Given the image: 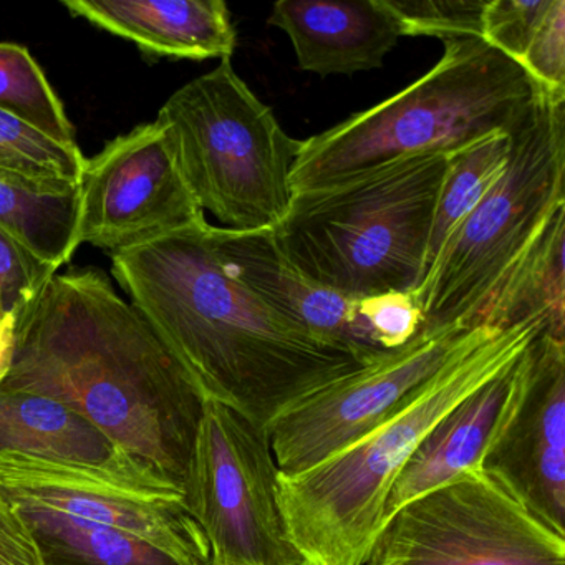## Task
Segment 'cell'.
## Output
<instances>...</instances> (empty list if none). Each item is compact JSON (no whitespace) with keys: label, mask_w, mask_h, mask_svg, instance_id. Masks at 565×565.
<instances>
[{"label":"cell","mask_w":565,"mask_h":565,"mask_svg":"<svg viewBox=\"0 0 565 565\" xmlns=\"http://www.w3.org/2000/svg\"><path fill=\"white\" fill-rule=\"evenodd\" d=\"M359 313L380 350H395L422 330V309L412 292H385L359 299Z\"/></svg>","instance_id":"cell-29"},{"label":"cell","mask_w":565,"mask_h":565,"mask_svg":"<svg viewBox=\"0 0 565 565\" xmlns=\"http://www.w3.org/2000/svg\"><path fill=\"white\" fill-rule=\"evenodd\" d=\"M174 160L201 210L226 230L270 231L294 201V164L302 141L224 58L188 82L160 108Z\"/></svg>","instance_id":"cell-6"},{"label":"cell","mask_w":565,"mask_h":565,"mask_svg":"<svg viewBox=\"0 0 565 565\" xmlns=\"http://www.w3.org/2000/svg\"><path fill=\"white\" fill-rule=\"evenodd\" d=\"M214 246L231 273L274 312L327 345L370 363L386 350L373 342L359 313V299L342 296L296 269L274 244L270 231L211 226Z\"/></svg>","instance_id":"cell-15"},{"label":"cell","mask_w":565,"mask_h":565,"mask_svg":"<svg viewBox=\"0 0 565 565\" xmlns=\"http://www.w3.org/2000/svg\"><path fill=\"white\" fill-rule=\"evenodd\" d=\"M0 111L57 143L78 147L64 104L22 45L0 44Z\"/></svg>","instance_id":"cell-23"},{"label":"cell","mask_w":565,"mask_h":565,"mask_svg":"<svg viewBox=\"0 0 565 565\" xmlns=\"http://www.w3.org/2000/svg\"><path fill=\"white\" fill-rule=\"evenodd\" d=\"M564 244L565 206L552 214L495 287L476 327L504 330L534 320L545 332L565 339Z\"/></svg>","instance_id":"cell-20"},{"label":"cell","mask_w":565,"mask_h":565,"mask_svg":"<svg viewBox=\"0 0 565 565\" xmlns=\"http://www.w3.org/2000/svg\"><path fill=\"white\" fill-rule=\"evenodd\" d=\"M365 565H565V537L476 469L396 509Z\"/></svg>","instance_id":"cell-9"},{"label":"cell","mask_w":565,"mask_h":565,"mask_svg":"<svg viewBox=\"0 0 565 565\" xmlns=\"http://www.w3.org/2000/svg\"><path fill=\"white\" fill-rule=\"evenodd\" d=\"M488 0H382L399 35H428L439 41L481 38L482 11Z\"/></svg>","instance_id":"cell-25"},{"label":"cell","mask_w":565,"mask_h":565,"mask_svg":"<svg viewBox=\"0 0 565 565\" xmlns=\"http://www.w3.org/2000/svg\"><path fill=\"white\" fill-rule=\"evenodd\" d=\"M55 274L0 230V320L19 316Z\"/></svg>","instance_id":"cell-27"},{"label":"cell","mask_w":565,"mask_h":565,"mask_svg":"<svg viewBox=\"0 0 565 565\" xmlns=\"http://www.w3.org/2000/svg\"><path fill=\"white\" fill-rule=\"evenodd\" d=\"M552 0H488L482 11V41L521 64Z\"/></svg>","instance_id":"cell-26"},{"label":"cell","mask_w":565,"mask_h":565,"mask_svg":"<svg viewBox=\"0 0 565 565\" xmlns=\"http://www.w3.org/2000/svg\"><path fill=\"white\" fill-rule=\"evenodd\" d=\"M0 565H44L31 532L0 495Z\"/></svg>","instance_id":"cell-30"},{"label":"cell","mask_w":565,"mask_h":565,"mask_svg":"<svg viewBox=\"0 0 565 565\" xmlns=\"http://www.w3.org/2000/svg\"><path fill=\"white\" fill-rule=\"evenodd\" d=\"M443 47L438 64L415 84L303 140L290 177L294 193L509 134L534 102L537 85L481 38L446 39Z\"/></svg>","instance_id":"cell-5"},{"label":"cell","mask_w":565,"mask_h":565,"mask_svg":"<svg viewBox=\"0 0 565 565\" xmlns=\"http://www.w3.org/2000/svg\"><path fill=\"white\" fill-rule=\"evenodd\" d=\"M62 6L157 57L224 61L236 49L223 0H64Z\"/></svg>","instance_id":"cell-18"},{"label":"cell","mask_w":565,"mask_h":565,"mask_svg":"<svg viewBox=\"0 0 565 565\" xmlns=\"http://www.w3.org/2000/svg\"><path fill=\"white\" fill-rule=\"evenodd\" d=\"M18 317H6V319L0 320V385H2L9 370H11Z\"/></svg>","instance_id":"cell-31"},{"label":"cell","mask_w":565,"mask_h":565,"mask_svg":"<svg viewBox=\"0 0 565 565\" xmlns=\"http://www.w3.org/2000/svg\"><path fill=\"white\" fill-rule=\"evenodd\" d=\"M87 158L0 111V168L38 177L81 181Z\"/></svg>","instance_id":"cell-24"},{"label":"cell","mask_w":565,"mask_h":565,"mask_svg":"<svg viewBox=\"0 0 565 565\" xmlns=\"http://www.w3.org/2000/svg\"><path fill=\"white\" fill-rule=\"evenodd\" d=\"M267 22L289 35L300 71L320 77L382 68L402 38L382 0H279Z\"/></svg>","instance_id":"cell-17"},{"label":"cell","mask_w":565,"mask_h":565,"mask_svg":"<svg viewBox=\"0 0 565 565\" xmlns=\"http://www.w3.org/2000/svg\"><path fill=\"white\" fill-rule=\"evenodd\" d=\"M508 167L456 231L418 290L422 329L476 319L555 211L565 206V97L539 88L509 131Z\"/></svg>","instance_id":"cell-7"},{"label":"cell","mask_w":565,"mask_h":565,"mask_svg":"<svg viewBox=\"0 0 565 565\" xmlns=\"http://www.w3.org/2000/svg\"><path fill=\"white\" fill-rule=\"evenodd\" d=\"M0 495L117 529L194 564L211 565L206 535L184 498L125 491L71 469L12 455H0Z\"/></svg>","instance_id":"cell-13"},{"label":"cell","mask_w":565,"mask_h":565,"mask_svg":"<svg viewBox=\"0 0 565 565\" xmlns=\"http://www.w3.org/2000/svg\"><path fill=\"white\" fill-rule=\"evenodd\" d=\"M0 455L71 469L138 494L184 498L90 419L57 399L31 392L0 390Z\"/></svg>","instance_id":"cell-14"},{"label":"cell","mask_w":565,"mask_h":565,"mask_svg":"<svg viewBox=\"0 0 565 565\" xmlns=\"http://www.w3.org/2000/svg\"><path fill=\"white\" fill-rule=\"evenodd\" d=\"M519 67L541 90L565 97V0H552Z\"/></svg>","instance_id":"cell-28"},{"label":"cell","mask_w":565,"mask_h":565,"mask_svg":"<svg viewBox=\"0 0 565 565\" xmlns=\"http://www.w3.org/2000/svg\"><path fill=\"white\" fill-rule=\"evenodd\" d=\"M544 326L498 330L449 360L359 441L300 475H279V504L306 565H365L396 476L449 408L514 362Z\"/></svg>","instance_id":"cell-3"},{"label":"cell","mask_w":565,"mask_h":565,"mask_svg":"<svg viewBox=\"0 0 565 565\" xmlns=\"http://www.w3.org/2000/svg\"><path fill=\"white\" fill-rule=\"evenodd\" d=\"M78 183L0 168V230L58 270L81 246Z\"/></svg>","instance_id":"cell-19"},{"label":"cell","mask_w":565,"mask_h":565,"mask_svg":"<svg viewBox=\"0 0 565 565\" xmlns=\"http://www.w3.org/2000/svg\"><path fill=\"white\" fill-rule=\"evenodd\" d=\"M452 153L390 161L294 194L270 230L299 273L350 299L415 292L425 280L433 217Z\"/></svg>","instance_id":"cell-4"},{"label":"cell","mask_w":565,"mask_h":565,"mask_svg":"<svg viewBox=\"0 0 565 565\" xmlns=\"http://www.w3.org/2000/svg\"><path fill=\"white\" fill-rule=\"evenodd\" d=\"M78 241L110 256L206 223L188 190L167 128L140 125L85 161Z\"/></svg>","instance_id":"cell-11"},{"label":"cell","mask_w":565,"mask_h":565,"mask_svg":"<svg viewBox=\"0 0 565 565\" xmlns=\"http://www.w3.org/2000/svg\"><path fill=\"white\" fill-rule=\"evenodd\" d=\"M525 349L514 362L449 408L426 433L390 488L383 522L412 499L462 472L481 469L482 456L521 395Z\"/></svg>","instance_id":"cell-16"},{"label":"cell","mask_w":565,"mask_h":565,"mask_svg":"<svg viewBox=\"0 0 565 565\" xmlns=\"http://www.w3.org/2000/svg\"><path fill=\"white\" fill-rule=\"evenodd\" d=\"M0 390L71 406L184 495L206 398L104 270L55 274L19 313Z\"/></svg>","instance_id":"cell-1"},{"label":"cell","mask_w":565,"mask_h":565,"mask_svg":"<svg viewBox=\"0 0 565 565\" xmlns=\"http://www.w3.org/2000/svg\"><path fill=\"white\" fill-rule=\"evenodd\" d=\"M499 329H422L355 372L317 390L269 425L279 475L294 476L369 435L449 360Z\"/></svg>","instance_id":"cell-10"},{"label":"cell","mask_w":565,"mask_h":565,"mask_svg":"<svg viewBox=\"0 0 565 565\" xmlns=\"http://www.w3.org/2000/svg\"><path fill=\"white\" fill-rule=\"evenodd\" d=\"M269 429L206 399L184 501L211 565H306L279 504Z\"/></svg>","instance_id":"cell-8"},{"label":"cell","mask_w":565,"mask_h":565,"mask_svg":"<svg viewBox=\"0 0 565 565\" xmlns=\"http://www.w3.org/2000/svg\"><path fill=\"white\" fill-rule=\"evenodd\" d=\"M4 499L31 532L44 565H198L127 532L34 502Z\"/></svg>","instance_id":"cell-21"},{"label":"cell","mask_w":565,"mask_h":565,"mask_svg":"<svg viewBox=\"0 0 565 565\" xmlns=\"http://www.w3.org/2000/svg\"><path fill=\"white\" fill-rule=\"evenodd\" d=\"M481 471L565 537V339L541 330L529 343L521 395Z\"/></svg>","instance_id":"cell-12"},{"label":"cell","mask_w":565,"mask_h":565,"mask_svg":"<svg viewBox=\"0 0 565 565\" xmlns=\"http://www.w3.org/2000/svg\"><path fill=\"white\" fill-rule=\"evenodd\" d=\"M509 153V134L489 135L452 153L433 217L425 279L456 231L498 183L508 167Z\"/></svg>","instance_id":"cell-22"},{"label":"cell","mask_w":565,"mask_h":565,"mask_svg":"<svg viewBox=\"0 0 565 565\" xmlns=\"http://www.w3.org/2000/svg\"><path fill=\"white\" fill-rule=\"evenodd\" d=\"M111 274L204 398L264 428L366 365L313 339L244 286L217 253L207 221L111 256Z\"/></svg>","instance_id":"cell-2"}]
</instances>
